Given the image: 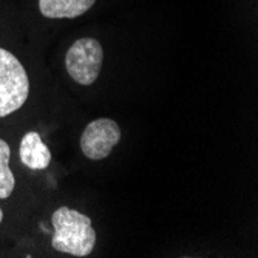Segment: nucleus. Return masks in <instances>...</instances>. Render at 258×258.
Instances as JSON below:
<instances>
[{
  "mask_svg": "<svg viewBox=\"0 0 258 258\" xmlns=\"http://www.w3.org/2000/svg\"><path fill=\"white\" fill-rule=\"evenodd\" d=\"M54 233L51 246L62 253L73 256H87L96 244V230L91 226V218L75 209L60 206L51 215Z\"/></svg>",
  "mask_w": 258,
  "mask_h": 258,
  "instance_id": "nucleus-1",
  "label": "nucleus"
},
{
  "mask_svg": "<svg viewBox=\"0 0 258 258\" xmlns=\"http://www.w3.org/2000/svg\"><path fill=\"white\" fill-rule=\"evenodd\" d=\"M30 79L20 60L5 48H0V118L10 116L27 102Z\"/></svg>",
  "mask_w": 258,
  "mask_h": 258,
  "instance_id": "nucleus-2",
  "label": "nucleus"
},
{
  "mask_svg": "<svg viewBox=\"0 0 258 258\" xmlns=\"http://www.w3.org/2000/svg\"><path fill=\"white\" fill-rule=\"evenodd\" d=\"M102 62V45L93 37L78 39L65 54V67L70 78L85 87L98 81Z\"/></svg>",
  "mask_w": 258,
  "mask_h": 258,
  "instance_id": "nucleus-3",
  "label": "nucleus"
},
{
  "mask_svg": "<svg viewBox=\"0 0 258 258\" xmlns=\"http://www.w3.org/2000/svg\"><path fill=\"white\" fill-rule=\"evenodd\" d=\"M119 141L121 128L118 122L110 118H99L85 127L81 136V150L88 159L101 161L113 152Z\"/></svg>",
  "mask_w": 258,
  "mask_h": 258,
  "instance_id": "nucleus-4",
  "label": "nucleus"
},
{
  "mask_svg": "<svg viewBox=\"0 0 258 258\" xmlns=\"http://www.w3.org/2000/svg\"><path fill=\"white\" fill-rule=\"evenodd\" d=\"M19 156L23 166L31 170H43L51 162V152L37 132H28L23 135L19 147Z\"/></svg>",
  "mask_w": 258,
  "mask_h": 258,
  "instance_id": "nucleus-5",
  "label": "nucleus"
},
{
  "mask_svg": "<svg viewBox=\"0 0 258 258\" xmlns=\"http://www.w3.org/2000/svg\"><path fill=\"white\" fill-rule=\"evenodd\" d=\"M96 0H39V10L46 19H76L85 14Z\"/></svg>",
  "mask_w": 258,
  "mask_h": 258,
  "instance_id": "nucleus-6",
  "label": "nucleus"
},
{
  "mask_svg": "<svg viewBox=\"0 0 258 258\" xmlns=\"http://www.w3.org/2000/svg\"><path fill=\"white\" fill-rule=\"evenodd\" d=\"M11 149L7 141L0 139V200H7L16 187L14 173L10 169Z\"/></svg>",
  "mask_w": 258,
  "mask_h": 258,
  "instance_id": "nucleus-7",
  "label": "nucleus"
},
{
  "mask_svg": "<svg viewBox=\"0 0 258 258\" xmlns=\"http://www.w3.org/2000/svg\"><path fill=\"white\" fill-rule=\"evenodd\" d=\"M2 220H4V210L0 207V223H2Z\"/></svg>",
  "mask_w": 258,
  "mask_h": 258,
  "instance_id": "nucleus-8",
  "label": "nucleus"
}]
</instances>
